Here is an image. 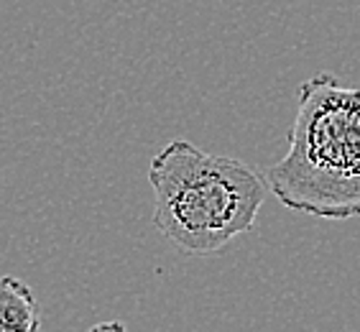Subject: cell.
I'll list each match as a JSON object with an SVG mask.
<instances>
[{"mask_svg":"<svg viewBox=\"0 0 360 332\" xmlns=\"http://www.w3.org/2000/svg\"><path fill=\"white\" fill-rule=\"evenodd\" d=\"M153 225L176 248L212 256L253 230L269 194L266 177L233 156L172 141L148 164Z\"/></svg>","mask_w":360,"mask_h":332,"instance_id":"cell-2","label":"cell"},{"mask_svg":"<svg viewBox=\"0 0 360 332\" xmlns=\"http://www.w3.org/2000/svg\"><path fill=\"white\" fill-rule=\"evenodd\" d=\"M284 208L322 220L360 217V90L317 75L297 90L289 148L266 169Z\"/></svg>","mask_w":360,"mask_h":332,"instance_id":"cell-1","label":"cell"},{"mask_svg":"<svg viewBox=\"0 0 360 332\" xmlns=\"http://www.w3.org/2000/svg\"><path fill=\"white\" fill-rule=\"evenodd\" d=\"M41 309L34 289L15 276H0V332H39Z\"/></svg>","mask_w":360,"mask_h":332,"instance_id":"cell-3","label":"cell"},{"mask_svg":"<svg viewBox=\"0 0 360 332\" xmlns=\"http://www.w3.org/2000/svg\"><path fill=\"white\" fill-rule=\"evenodd\" d=\"M90 332H128V330H125L123 322H118V319H110V322H100V325H95Z\"/></svg>","mask_w":360,"mask_h":332,"instance_id":"cell-4","label":"cell"}]
</instances>
